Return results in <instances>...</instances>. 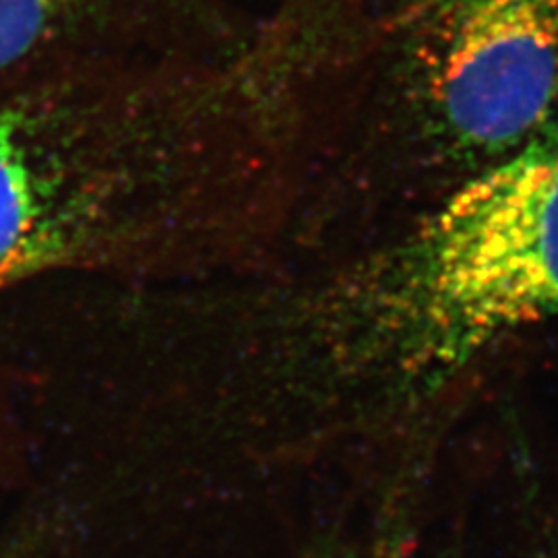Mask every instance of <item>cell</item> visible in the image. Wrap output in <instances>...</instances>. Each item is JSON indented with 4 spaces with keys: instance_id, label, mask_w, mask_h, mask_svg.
<instances>
[{
    "instance_id": "cell-1",
    "label": "cell",
    "mask_w": 558,
    "mask_h": 558,
    "mask_svg": "<svg viewBox=\"0 0 558 558\" xmlns=\"http://www.w3.org/2000/svg\"><path fill=\"white\" fill-rule=\"evenodd\" d=\"M558 320V119L414 218L281 260L242 300L260 398L323 435L393 426Z\"/></svg>"
},
{
    "instance_id": "cell-2",
    "label": "cell",
    "mask_w": 558,
    "mask_h": 558,
    "mask_svg": "<svg viewBox=\"0 0 558 558\" xmlns=\"http://www.w3.org/2000/svg\"><path fill=\"white\" fill-rule=\"evenodd\" d=\"M283 174L279 101L246 60L0 89V294L48 274L140 288L232 271L267 239Z\"/></svg>"
},
{
    "instance_id": "cell-3",
    "label": "cell",
    "mask_w": 558,
    "mask_h": 558,
    "mask_svg": "<svg viewBox=\"0 0 558 558\" xmlns=\"http://www.w3.org/2000/svg\"><path fill=\"white\" fill-rule=\"evenodd\" d=\"M401 66V120L442 154L497 160L555 119L558 0H420Z\"/></svg>"
},
{
    "instance_id": "cell-4",
    "label": "cell",
    "mask_w": 558,
    "mask_h": 558,
    "mask_svg": "<svg viewBox=\"0 0 558 558\" xmlns=\"http://www.w3.org/2000/svg\"><path fill=\"white\" fill-rule=\"evenodd\" d=\"M77 0H0V75L54 36Z\"/></svg>"
},
{
    "instance_id": "cell-5",
    "label": "cell",
    "mask_w": 558,
    "mask_h": 558,
    "mask_svg": "<svg viewBox=\"0 0 558 558\" xmlns=\"http://www.w3.org/2000/svg\"><path fill=\"white\" fill-rule=\"evenodd\" d=\"M160 288H163V286H160ZM151 290H154V288H151ZM141 292H145V290H141ZM141 292H137L135 296H140ZM135 296H131V299L126 300V304H124V311L120 313L124 319H126V311H129V306H131V302L135 300ZM117 331H120V329H117ZM120 333H122V331H120ZM117 352H120L119 348L110 352V366H114V368H119V366H117Z\"/></svg>"
}]
</instances>
